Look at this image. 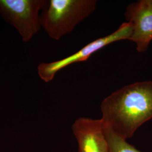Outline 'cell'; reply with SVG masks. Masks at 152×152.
Returning <instances> with one entry per match:
<instances>
[{"label": "cell", "instance_id": "6da1fadb", "mask_svg": "<svg viewBox=\"0 0 152 152\" xmlns=\"http://www.w3.org/2000/svg\"><path fill=\"white\" fill-rule=\"evenodd\" d=\"M104 124L121 137H132L152 119V81L137 82L112 93L100 105Z\"/></svg>", "mask_w": 152, "mask_h": 152}, {"label": "cell", "instance_id": "7a4b0ae2", "mask_svg": "<svg viewBox=\"0 0 152 152\" xmlns=\"http://www.w3.org/2000/svg\"><path fill=\"white\" fill-rule=\"evenodd\" d=\"M96 0H50L40 14L41 27L49 37L59 40L95 10Z\"/></svg>", "mask_w": 152, "mask_h": 152}, {"label": "cell", "instance_id": "3957f363", "mask_svg": "<svg viewBox=\"0 0 152 152\" xmlns=\"http://www.w3.org/2000/svg\"><path fill=\"white\" fill-rule=\"evenodd\" d=\"M48 0H0V15L12 26L27 43L41 27L40 11L49 4Z\"/></svg>", "mask_w": 152, "mask_h": 152}, {"label": "cell", "instance_id": "277c9868", "mask_svg": "<svg viewBox=\"0 0 152 152\" xmlns=\"http://www.w3.org/2000/svg\"><path fill=\"white\" fill-rule=\"evenodd\" d=\"M131 33L130 24L127 22L124 23L113 32L90 42L73 54L61 60L40 64L38 66V76L45 82L51 81L57 72L66 66L87 60L93 54L109 44L124 39H129Z\"/></svg>", "mask_w": 152, "mask_h": 152}, {"label": "cell", "instance_id": "5b68a950", "mask_svg": "<svg viewBox=\"0 0 152 152\" xmlns=\"http://www.w3.org/2000/svg\"><path fill=\"white\" fill-rule=\"evenodd\" d=\"M125 18L132 28L129 40L139 53H145L152 41V0H139L127 6Z\"/></svg>", "mask_w": 152, "mask_h": 152}, {"label": "cell", "instance_id": "8992f818", "mask_svg": "<svg viewBox=\"0 0 152 152\" xmlns=\"http://www.w3.org/2000/svg\"><path fill=\"white\" fill-rule=\"evenodd\" d=\"M78 152H110L103 120L80 117L72 126Z\"/></svg>", "mask_w": 152, "mask_h": 152}, {"label": "cell", "instance_id": "52a82bcc", "mask_svg": "<svg viewBox=\"0 0 152 152\" xmlns=\"http://www.w3.org/2000/svg\"><path fill=\"white\" fill-rule=\"evenodd\" d=\"M104 125V131L108 141L110 152H142L129 144L127 140L115 134L108 126Z\"/></svg>", "mask_w": 152, "mask_h": 152}]
</instances>
